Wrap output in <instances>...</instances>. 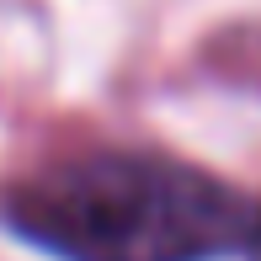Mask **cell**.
Segmentation results:
<instances>
[{
	"instance_id": "cell-1",
	"label": "cell",
	"mask_w": 261,
	"mask_h": 261,
	"mask_svg": "<svg viewBox=\"0 0 261 261\" xmlns=\"http://www.w3.org/2000/svg\"><path fill=\"white\" fill-rule=\"evenodd\" d=\"M11 224L64 261H219L256 251L261 208L165 155L59 160L11 192Z\"/></svg>"
},
{
	"instance_id": "cell-2",
	"label": "cell",
	"mask_w": 261,
	"mask_h": 261,
	"mask_svg": "<svg viewBox=\"0 0 261 261\" xmlns=\"http://www.w3.org/2000/svg\"><path fill=\"white\" fill-rule=\"evenodd\" d=\"M251 256H256V261H261V240H256V251H251Z\"/></svg>"
}]
</instances>
